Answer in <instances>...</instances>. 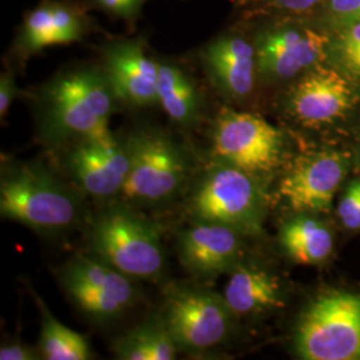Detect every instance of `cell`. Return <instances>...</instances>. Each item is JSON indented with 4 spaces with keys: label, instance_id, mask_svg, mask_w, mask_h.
Wrapping results in <instances>:
<instances>
[{
    "label": "cell",
    "instance_id": "cell-25",
    "mask_svg": "<svg viewBox=\"0 0 360 360\" xmlns=\"http://www.w3.org/2000/svg\"><path fill=\"white\" fill-rule=\"evenodd\" d=\"M323 0H251L248 4H255L257 13H279L299 15L316 7Z\"/></svg>",
    "mask_w": 360,
    "mask_h": 360
},
{
    "label": "cell",
    "instance_id": "cell-1",
    "mask_svg": "<svg viewBox=\"0 0 360 360\" xmlns=\"http://www.w3.org/2000/svg\"><path fill=\"white\" fill-rule=\"evenodd\" d=\"M34 101L39 135L56 148L111 136L110 117L120 103L103 67L84 65L55 75Z\"/></svg>",
    "mask_w": 360,
    "mask_h": 360
},
{
    "label": "cell",
    "instance_id": "cell-6",
    "mask_svg": "<svg viewBox=\"0 0 360 360\" xmlns=\"http://www.w3.org/2000/svg\"><path fill=\"white\" fill-rule=\"evenodd\" d=\"M160 316L178 349L202 352L229 338L235 314L223 296L207 288L172 285L167 290Z\"/></svg>",
    "mask_w": 360,
    "mask_h": 360
},
{
    "label": "cell",
    "instance_id": "cell-10",
    "mask_svg": "<svg viewBox=\"0 0 360 360\" xmlns=\"http://www.w3.org/2000/svg\"><path fill=\"white\" fill-rule=\"evenodd\" d=\"M129 166V142H120L114 135L74 143L65 155L70 175L84 193L94 198H110L122 193Z\"/></svg>",
    "mask_w": 360,
    "mask_h": 360
},
{
    "label": "cell",
    "instance_id": "cell-2",
    "mask_svg": "<svg viewBox=\"0 0 360 360\" xmlns=\"http://www.w3.org/2000/svg\"><path fill=\"white\" fill-rule=\"evenodd\" d=\"M0 214L43 235H60L83 217L77 193L37 163L3 166Z\"/></svg>",
    "mask_w": 360,
    "mask_h": 360
},
{
    "label": "cell",
    "instance_id": "cell-9",
    "mask_svg": "<svg viewBox=\"0 0 360 360\" xmlns=\"http://www.w3.org/2000/svg\"><path fill=\"white\" fill-rule=\"evenodd\" d=\"M212 150L220 162L255 175L279 165L283 138L263 117L224 108L214 124Z\"/></svg>",
    "mask_w": 360,
    "mask_h": 360
},
{
    "label": "cell",
    "instance_id": "cell-11",
    "mask_svg": "<svg viewBox=\"0 0 360 360\" xmlns=\"http://www.w3.org/2000/svg\"><path fill=\"white\" fill-rule=\"evenodd\" d=\"M102 60L120 103L141 108L158 104L159 60L147 51L144 38L107 41L102 47Z\"/></svg>",
    "mask_w": 360,
    "mask_h": 360
},
{
    "label": "cell",
    "instance_id": "cell-21",
    "mask_svg": "<svg viewBox=\"0 0 360 360\" xmlns=\"http://www.w3.org/2000/svg\"><path fill=\"white\" fill-rule=\"evenodd\" d=\"M34 300L40 312L39 348L43 358L49 360L92 359V351L86 338L59 322L35 294Z\"/></svg>",
    "mask_w": 360,
    "mask_h": 360
},
{
    "label": "cell",
    "instance_id": "cell-26",
    "mask_svg": "<svg viewBox=\"0 0 360 360\" xmlns=\"http://www.w3.org/2000/svg\"><path fill=\"white\" fill-rule=\"evenodd\" d=\"M339 217L349 230L360 229V180L354 181L348 188L340 205Z\"/></svg>",
    "mask_w": 360,
    "mask_h": 360
},
{
    "label": "cell",
    "instance_id": "cell-13",
    "mask_svg": "<svg viewBox=\"0 0 360 360\" xmlns=\"http://www.w3.org/2000/svg\"><path fill=\"white\" fill-rule=\"evenodd\" d=\"M346 175V160L336 153L300 159L279 186L281 196L294 211H327Z\"/></svg>",
    "mask_w": 360,
    "mask_h": 360
},
{
    "label": "cell",
    "instance_id": "cell-17",
    "mask_svg": "<svg viewBox=\"0 0 360 360\" xmlns=\"http://www.w3.org/2000/svg\"><path fill=\"white\" fill-rule=\"evenodd\" d=\"M223 297L235 315H254L283 307L279 279L251 266H235L224 287Z\"/></svg>",
    "mask_w": 360,
    "mask_h": 360
},
{
    "label": "cell",
    "instance_id": "cell-16",
    "mask_svg": "<svg viewBox=\"0 0 360 360\" xmlns=\"http://www.w3.org/2000/svg\"><path fill=\"white\" fill-rule=\"evenodd\" d=\"M240 248L238 231L221 223L198 220L180 233V262L196 278L208 279L232 270Z\"/></svg>",
    "mask_w": 360,
    "mask_h": 360
},
{
    "label": "cell",
    "instance_id": "cell-15",
    "mask_svg": "<svg viewBox=\"0 0 360 360\" xmlns=\"http://www.w3.org/2000/svg\"><path fill=\"white\" fill-rule=\"evenodd\" d=\"M352 102L348 82L331 68H314L288 94V110L300 123L319 126L345 115Z\"/></svg>",
    "mask_w": 360,
    "mask_h": 360
},
{
    "label": "cell",
    "instance_id": "cell-28",
    "mask_svg": "<svg viewBox=\"0 0 360 360\" xmlns=\"http://www.w3.org/2000/svg\"><path fill=\"white\" fill-rule=\"evenodd\" d=\"M19 95V89L15 80V74L11 70H7L0 77V116L4 119L13 101Z\"/></svg>",
    "mask_w": 360,
    "mask_h": 360
},
{
    "label": "cell",
    "instance_id": "cell-7",
    "mask_svg": "<svg viewBox=\"0 0 360 360\" xmlns=\"http://www.w3.org/2000/svg\"><path fill=\"white\" fill-rule=\"evenodd\" d=\"M193 217L238 230L255 231L262 220V196L252 175L221 162L210 168L191 198Z\"/></svg>",
    "mask_w": 360,
    "mask_h": 360
},
{
    "label": "cell",
    "instance_id": "cell-3",
    "mask_svg": "<svg viewBox=\"0 0 360 360\" xmlns=\"http://www.w3.org/2000/svg\"><path fill=\"white\" fill-rule=\"evenodd\" d=\"M92 252L132 279L156 281L165 269L158 227L127 207L101 212L90 232Z\"/></svg>",
    "mask_w": 360,
    "mask_h": 360
},
{
    "label": "cell",
    "instance_id": "cell-27",
    "mask_svg": "<svg viewBox=\"0 0 360 360\" xmlns=\"http://www.w3.org/2000/svg\"><path fill=\"white\" fill-rule=\"evenodd\" d=\"M328 15L339 28L360 22V0H328Z\"/></svg>",
    "mask_w": 360,
    "mask_h": 360
},
{
    "label": "cell",
    "instance_id": "cell-20",
    "mask_svg": "<svg viewBox=\"0 0 360 360\" xmlns=\"http://www.w3.org/2000/svg\"><path fill=\"white\" fill-rule=\"evenodd\" d=\"M60 44H63L62 31L53 8V0H43L25 15L13 40V53L15 58L26 62L44 49Z\"/></svg>",
    "mask_w": 360,
    "mask_h": 360
},
{
    "label": "cell",
    "instance_id": "cell-29",
    "mask_svg": "<svg viewBox=\"0 0 360 360\" xmlns=\"http://www.w3.org/2000/svg\"><path fill=\"white\" fill-rule=\"evenodd\" d=\"M38 358L37 351L20 340L8 342L0 347L1 360H35Z\"/></svg>",
    "mask_w": 360,
    "mask_h": 360
},
{
    "label": "cell",
    "instance_id": "cell-14",
    "mask_svg": "<svg viewBox=\"0 0 360 360\" xmlns=\"http://www.w3.org/2000/svg\"><path fill=\"white\" fill-rule=\"evenodd\" d=\"M212 84L232 99H243L255 87L257 49L245 37L224 34L207 43L199 52Z\"/></svg>",
    "mask_w": 360,
    "mask_h": 360
},
{
    "label": "cell",
    "instance_id": "cell-4",
    "mask_svg": "<svg viewBox=\"0 0 360 360\" xmlns=\"http://www.w3.org/2000/svg\"><path fill=\"white\" fill-rule=\"evenodd\" d=\"M297 354L307 360L360 359V295L331 294L309 304L296 327Z\"/></svg>",
    "mask_w": 360,
    "mask_h": 360
},
{
    "label": "cell",
    "instance_id": "cell-24",
    "mask_svg": "<svg viewBox=\"0 0 360 360\" xmlns=\"http://www.w3.org/2000/svg\"><path fill=\"white\" fill-rule=\"evenodd\" d=\"M147 1L148 0H89L91 7L111 18L122 19L129 25H135Z\"/></svg>",
    "mask_w": 360,
    "mask_h": 360
},
{
    "label": "cell",
    "instance_id": "cell-22",
    "mask_svg": "<svg viewBox=\"0 0 360 360\" xmlns=\"http://www.w3.org/2000/svg\"><path fill=\"white\" fill-rule=\"evenodd\" d=\"M151 322L142 323L132 328L127 334L117 339L114 346V354L117 359L151 360L150 351Z\"/></svg>",
    "mask_w": 360,
    "mask_h": 360
},
{
    "label": "cell",
    "instance_id": "cell-23",
    "mask_svg": "<svg viewBox=\"0 0 360 360\" xmlns=\"http://www.w3.org/2000/svg\"><path fill=\"white\" fill-rule=\"evenodd\" d=\"M336 49L343 67L354 77H360V22L339 28Z\"/></svg>",
    "mask_w": 360,
    "mask_h": 360
},
{
    "label": "cell",
    "instance_id": "cell-5",
    "mask_svg": "<svg viewBox=\"0 0 360 360\" xmlns=\"http://www.w3.org/2000/svg\"><path fill=\"white\" fill-rule=\"evenodd\" d=\"M131 166L124 198L143 205L171 200L183 187L188 163L181 148L169 136L155 129H141L129 139Z\"/></svg>",
    "mask_w": 360,
    "mask_h": 360
},
{
    "label": "cell",
    "instance_id": "cell-19",
    "mask_svg": "<svg viewBox=\"0 0 360 360\" xmlns=\"http://www.w3.org/2000/svg\"><path fill=\"white\" fill-rule=\"evenodd\" d=\"M281 243L284 251L296 263L316 264L330 255L333 235L314 219H291L282 227Z\"/></svg>",
    "mask_w": 360,
    "mask_h": 360
},
{
    "label": "cell",
    "instance_id": "cell-8",
    "mask_svg": "<svg viewBox=\"0 0 360 360\" xmlns=\"http://www.w3.org/2000/svg\"><path fill=\"white\" fill-rule=\"evenodd\" d=\"M60 283L71 302L95 322L120 318L136 300L132 278L94 255H77L60 271Z\"/></svg>",
    "mask_w": 360,
    "mask_h": 360
},
{
    "label": "cell",
    "instance_id": "cell-30",
    "mask_svg": "<svg viewBox=\"0 0 360 360\" xmlns=\"http://www.w3.org/2000/svg\"><path fill=\"white\" fill-rule=\"evenodd\" d=\"M251 0H239V3H240V6H245V4H248Z\"/></svg>",
    "mask_w": 360,
    "mask_h": 360
},
{
    "label": "cell",
    "instance_id": "cell-18",
    "mask_svg": "<svg viewBox=\"0 0 360 360\" xmlns=\"http://www.w3.org/2000/svg\"><path fill=\"white\" fill-rule=\"evenodd\" d=\"M202 95L187 72L169 60H159L158 104L171 120L190 127L202 114Z\"/></svg>",
    "mask_w": 360,
    "mask_h": 360
},
{
    "label": "cell",
    "instance_id": "cell-12",
    "mask_svg": "<svg viewBox=\"0 0 360 360\" xmlns=\"http://www.w3.org/2000/svg\"><path fill=\"white\" fill-rule=\"evenodd\" d=\"M328 43L326 34L312 28H269L255 41L257 72L276 80L291 79L323 60Z\"/></svg>",
    "mask_w": 360,
    "mask_h": 360
}]
</instances>
